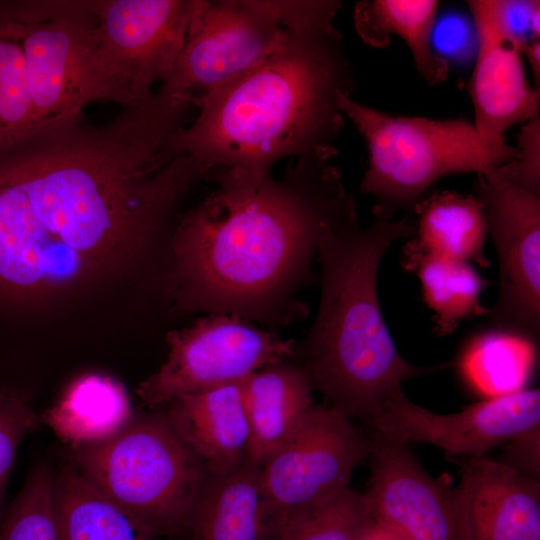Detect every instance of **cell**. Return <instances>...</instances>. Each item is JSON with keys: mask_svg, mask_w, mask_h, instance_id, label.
<instances>
[{"mask_svg": "<svg viewBox=\"0 0 540 540\" xmlns=\"http://www.w3.org/2000/svg\"><path fill=\"white\" fill-rule=\"evenodd\" d=\"M190 105L159 89L103 126L83 117L0 146V298L37 304L137 261L207 176L170 140Z\"/></svg>", "mask_w": 540, "mask_h": 540, "instance_id": "cell-1", "label": "cell"}, {"mask_svg": "<svg viewBox=\"0 0 540 540\" xmlns=\"http://www.w3.org/2000/svg\"><path fill=\"white\" fill-rule=\"evenodd\" d=\"M214 191L171 239L174 296L189 310L270 325L306 315L297 294L326 227L358 218L339 169L292 159L285 174L216 168Z\"/></svg>", "mask_w": 540, "mask_h": 540, "instance_id": "cell-2", "label": "cell"}, {"mask_svg": "<svg viewBox=\"0 0 540 540\" xmlns=\"http://www.w3.org/2000/svg\"><path fill=\"white\" fill-rule=\"evenodd\" d=\"M336 0L290 1L282 44L213 92L199 115L170 140L174 156L208 173L236 168L270 173L284 158L330 161L344 124L339 94L354 75L333 21Z\"/></svg>", "mask_w": 540, "mask_h": 540, "instance_id": "cell-3", "label": "cell"}, {"mask_svg": "<svg viewBox=\"0 0 540 540\" xmlns=\"http://www.w3.org/2000/svg\"><path fill=\"white\" fill-rule=\"evenodd\" d=\"M373 216L366 227L354 219L323 230L317 247L318 312L295 352L312 388L330 406L365 424L405 381L447 367L414 365L393 342L379 306L377 274L388 248L414 236L415 226L406 218Z\"/></svg>", "mask_w": 540, "mask_h": 540, "instance_id": "cell-4", "label": "cell"}, {"mask_svg": "<svg viewBox=\"0 0 540 540\" xmlns=\"http://www.w3.org/2000/svg\"><path fill=\"white\" fill-rule=\"evenodd\" d=\"M337 106L363 137L368 168L360 184L375 199L373 215L391 219L414 208L439 178L454 173L485 174L519 155L517 146L486 145L473 123L391 115L341 93Z\"/></svg>", "mask_w": 540, "mask_h": 540, "instance_id": "cell-5", "label": "cell"}, {"mask_svg": "<svg viewBox=\"0 0 540 540\" xmlns=\"http://www.w3.org/2000/svg\"><path fill=\"white\" fill-rule=\"evenodd\" d=\"M68 461L158 537L184 536L207 470L164 410L134 413L115 435L72 447Z\"/></svg>", "mask_w": 540, "mask_h": 540, "instance_id": "cell-6", "label": "cell"}, {"mask_svg": "<svg viewBox=\"0 0 540 540\" xmlns=\"http://www.w3.org/2000/svg\"><path fill=\"white\" fill-rule=\"evenodd\" d=\"M98 23L96 0L0 1V32L24 56L33 128L83 117Z\"/></svg>", "mask_w": 540, "mask_h": 540, "instance_id": "cell-7", "label": "cell"}, {"mask_svg": "<svg viewBox=\"0 0 540 540\" xmlns=\"http://www.w3.org/2000/svg\"><path fill=\"white\" fill-rule=\"evenodd\" d=\"M195 0H96L98 40L89 101L125 107L148 100L183 47Z\"/></svg>", "mask_w": 540, "mask_h": 540, "instance_id": "cell-8", "label": "cell"}, {"mask_svg": "<svg viewBox=\"0 0 540 540\" xmlns=\"http://www.w3.org/2000/svg\"><path fill=\"white\" fill-rule=\"evenodd\" d=\"M373 448L372 435L352 419L330 405H313L260 466L273 540L293 519L347 489Z\"/></svg>", "mask_w": 540, "mask_h": 540, "instance_id": "cell-9", "label": "cell"}, {"mask_svg": "<svg viewBox=\"0 0 540 540\" xmlns=\"http://www.w3.org/2000/svg\"><path fill=\"white\" fill-rule=\"evenodd\" d=\"M285 0H195L185 41L161 90L199 107L282 44Z\"/></svg>", "mask_w": 540, "mask_h": 540, "instance_id": "cell-10", "label": "cell"}, {"mask_svg": "<svg viewBox=\"0 0 540 540\" xmlns=\"http://www.w3.org/2000/svg\"><path fill=\"white\" fill-rule=\"evenodd\" d=\"M169 351L136 393L149 409L180 397L236 384L295 356L296 343L255 327L246 319L211 313L167 336Z\"/></svg>", "mask_w": 540, "mask_h": 540, "instance_id": "cell-11", "label": "cell"}, {"mask_svg": "<svg viewBox=\"0 0 540 540\" xmlns=\"http://www.w3.org/2000/svg\"><path fill=\"white\" fill-rule=\"evenodd\" d=\"M481 203L499 264V290L488 319L495 328L537 343L540 335V194L495 169L477 175Z\"/></svg>", "mask_w": 540, "mask_h": 540, "instance_id": "cell-12", "label": "cell"}, {"mask_svg": "<svg viewBox=\"0 0 540 540\" xmlns=\"http://www.w3.org/2000/svg\"><path fill=\"white\" fill-rule=\"evenodd\" d=\"M367 425L369 433L407 445L431 444L460 459L480 457L540 428V391L526 388L439 414L414 403L401 388Z\"/></svg>", "mask_w": 540, "mask_h": 540, "instance_id": "cell-13", "label": "cell"}, {"mask_svg": "<svg viewBox=\"0 0 540 540\" xmlns=\"http://www.w3.org/2000/svg\"><path fill=\"white\" fill-rule=\"evenodd\" d=\"M371 435L365 494L376 521L399 540H473L458 487L430 475L407 444Z\"/></svg>", "mask_w": 540, "mask_h": 540, "instance_id": "cell-14", "label": "cell"}, {"mask_svg": "<svg viewBox=\"0 0 540 540\" xmlns=\"http://www.w3.org/2000/svg\"><path fill=\"white\" fill-rule=\"evenodd\" d=\"M459 462L457 487L473 540H540L538 479L486 455Z\"/></svg>", "mask_w": 540, "mask_h": 540, "instance_id": "cell-15", "label": "cell"}, {"mask_svg": "<svg viewBox=\"0 0 540 540\" xmlns=\"http://www.w3.org/2000/svg\"><path fill=\"white\" fill-rule=\"evenodd\" d=\"M478 37L470 80L474 127L486 144L506 148L504 134L539 117V92L530 84L522 52L488 25L474 22Z\"/></svg>", "mask_w": 540, "mask_h": 540, "instance_id": "cell-16", "label": "cell"}, {"mask_svg": "<svg viewBox=\"0 0 540 540\" xmlns=\"http://www.w3.org/2000/svg\"><path fill=\"white\" fill-rule=\"evenodd\" d=\"M163 410L207 471H227L248 460L250 431L240 383L180 397Z\"/></svg>", "mask_w": 540, "mask_h": 540, "instance_id": "cell-17", "label": "cell"}, {"mask_svg": "<svg viewBox=\"0 0 540 540\" xmlns=\"http://www.w3.org/2000/svg\"><path fill=\"white\" fill-rule=\"evenodd\" d=\"M190 540H273L260 466L247 460L207 471L186 534Z\"/></svg>", "mask_w": 540, "mask_h": 540, "instance_id": "cell-18", "label": "cell"}, {"mask_svg": "<svg viewBox=\"0 0 540 540\" xmlns=\"http://www.w3.org/2000/svg\"><path fill=\"white\" fill-rule=\"evenodd\" d=\"M240 389L250 431L248 460L261 466L314 405L313 388L298 363L284 361L251 374Z\"/></svg>", "mask_w": 540, "mask_h": 540, "instance_id": "cell-19", "label": "cell"}, {"mask_svg": "<svg viewBox=\"0 0 540 540\" xmlns=\"http://www.w3.org/2000/svg\"><path fill=\"white\" fill-rule=\"evenodd\" d=\"M58 540H156L141 520L107 497L67 461L53 471Z\"/></svg>", "mask_w": 540, "mask_h": 540, "instance_id": "cell-20", "label": "cell"}, {"mask_svg": "<svg viewBox=\"0 0 540 540\" xmlns=\"http://www.w3.org/2000/svg\"><path fill=\"white\" fill-rule=\"evenodd\" d=\"M134 415L123 384L89 373L76 378L41 417L69 448L102 442L118 433Z\"/></svg>", "mask_w": 540, "mask_h": 540, "instance_id": "cell-21", "label": "cell"}, {"mask_svg": "<svg viewBox=\"0 0 540 540\" xmlns=\"http://www.w3.org/2000/svg\"><path fill=\"white\" fill-rule=\"evenodd\" d=\"M439 2L436 0H364L354 9V25L363 42L376 48L400 37L408 46L418 74L429 84L447 79L448 64L435 51L432 31Z\"/></svg>", "mask_w": 540, "mask_h": 540, "instance_id": "cell-22", "label": "cell"}, {"mask_svg": "<svg viewBox=\"0 0 540 540\" xmlns=\"http://www.w3.org/2000/svg\"><path fill=\"white\" fill-rule=\"evenodd\" d=\"M419 216L416 238L422 252L439 257L489 265L484 254L488 226L483 207L475 196L444 191L421 200L414 207Z\"/></svg>", "mask_w": 540, "mask_h": 540, "instance_id": "cell-23", "label": "cell"}, {"mask_svg": "<svg viewBox=\"0 0 540 540\" xmlns=\"http://www.w3.org/2000/svg\"><path fill=\"white\" fill-rule=\"evenodd\" d=\"M536 362L535 342L495 328L480 332L466 342L457 367L472 390L494 398L526 389Z\"/></svg>", "mask_w": 540, "mask_h": 540, "instance_id": "cell-24", "label": "cell"}, {"mask_svg": "<svg viewBox=\"0 0 540 540\" xmlns=\"http://www.w3.org/2000/svg\"><path fill=\"white\" fill-rule=\"evenodd\" d=\"M404 263L418 276L439 335L450 334L462 321L488 313L481 303L487 282L469 262L424 253L410 241Z\"/></svg>", "mask_w": 540, "mask_h": 540, "instance_id": "cell-25", "label": "cell"}, {"mask_svg": "<svg viewBox=\"0 0 540 540\" xmlns=\"http://www.w3.org/2000/svg\"><path fill=\"white\" fill-rule=\"evenodd\" d=\"M375 522L366 494L348 487L293 519L277 540H362Z\"/></svg>", "mask_w": 540, "mask_h": 540, "instance_id": "cell-26", "label": "cell"}, {"mask_svg": "<svg viewBox=\"0 0 540 540\" xmlns=\"http://www.w3.org/2000/svg\"><path fill=\"white\" fill-rule=\"evenodd\" d=\"M0 540H58L53 507V470L33 468L0 521Z\"/></svg>", "mask_w": 540, "mask_h": 540, "instance_id": "cell-27", "label": "cell"}, {"mask_svg": "<svg viewBox=\"0 0 540 540\" xmlns=\"http://www.w3.org/2000/svg\"><path fill=\"white\" fill-rule=\"evenodd\" d=\"M34 127L25 60L18 43L0 32V146Z\"/></svg>", "mask_w": 540, "mask_h": 540, "instance_id": "cell-28", "label": "cell"}, {"mask_svg": "<svg viewBox=\"0 0 540 540\" xmlns=\"http://www.w3.org/2000/svg\"><path fill=\"white\" fill-rule=\"evenodd\" d=\"M472 19L480 20L521 52L539 40L540 2L536 0L467 1Z\"/></svg>", "mask_w": 540, "mask_h": 540, "instance_id": "cell-29", "label": "cell"}, {"mask_svg": "<svg viewBox=\"0 0 540 540\" xmlns=\"http://www.w3.org/2000/svg\"><path fill=\"white\" fill-rule=\"evenodd\" d=\"M41 417L19 392H0V521L7 484L23 439L38 429Z\"/></svg>", "mask_w": 540, "mask_h": 540, "instance_id": "cell-30", "label": "cell"}, {"mask_svg": "<svg viewBox=\"0 0 540 540\" xmlns=\"http://www.w3.org/2000/svg\"><path fill=\"white\" fill-rule=\"evenodd\" d=\"M519 155L499 170L519 187L540 194V118L521 125Z\"/></svg>", "mask_w": 540, "mask_h": 540, "instance_id": "cell-31", "label": "cell"}, {"mask_svg": "<svg viewBox=\"0 0 540 540\" xmlns=\"http://www.w3.org/2000/svg\"><path fill=\"white\" fill-rule=\"evenodd\" d=\"M539 433V429H535L508 442L505 457L499 460L522 474L538 479Z\"/></svg>", "mask_w": 540, "mask_h": 540, "instance_id": "cell-32", "label": "cell"}, {"mask_svg": "<svg viewBox=\"0 0 540 540\" xmlns=\"http://www.w3.org/2000/svg\"><path fill=\"white\" fill-rule=\"evenodd\" d=\"M523 58L528 61L532 74L533 86L540 91V41L530 42L522 51Z\"/></svg>", "mask_w": 540, "mask_h": 540, "instance_id": "cell-33", "label": "cell"}, {"mask_svg": "<svg viewBox=\"0 0 540 540\" xmlns=\"http://www.w3.org/2000/svg\"><path fill=\"white\" fill-rule=\"evenodd\" d=\"M362 540H399L398 537L384 525L378 523L369 529Z\"/></svg>", "mask_w": 540, "mask_h": 540, "instance_id": "cell-34", "label": "cell"}, {"mask_svg": "<svg viewBox=\"0 0 540 540\" xmlns=\"http://www.w3.org/2000/svg\"><path fill=\"white\" fill-rule=\"evenodd\" d=\"M181 537L182 536H174V537H170L169 540H182Z\"/></svg>", "mask_w": 540, "mask_h": 540, "instance_id": "cell-35", "label": "cell"}]
</instances>
